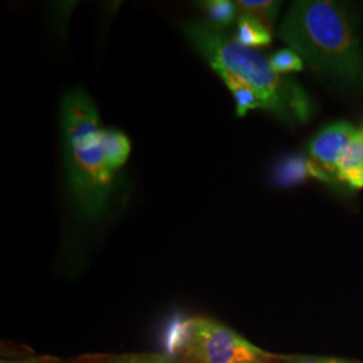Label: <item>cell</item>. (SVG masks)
<instances>
[{"label": "cell", "instance_id": "cell-4", "mask_svg": "<svg viewBox=\"0 0 363 363\" xmlns=\"http://www.w3.org/2000/svg\"><path fill=\"white\" fill-rule=\"evenodd\" d=\"M181 343L195 363H267L272 357L232 328L202 316L182 325Z\"/></svg>", "mask_w": 363, "mask_h": 363}, {"label": "cell", "instance_id": "cell-9", "mask_svg": "<svg viewBox=\"0 0 363 363\" xmlns=\"http://www.w3.org/2000/svg\"><path fill=\"white\" fill-rule=\"evenodd\" d=\"M238 13H249L259 19L269 30H272L274 21L277 18L280 1H268V0H241L237 1Z\"/></svg>", "mask_w": 363, "mask_h": 363}, {"label": "cell", "instance_id": "cell-6", "mask_svg": "<svg viewBox=\"0 0 363 363\" xmlns=\"http://www.w3.org/2000/svg\"><path fill=\"white\" fill-rule=\"evenodd\" d=\"M276 183L280 186H294L306 179H318L325 183H333L334 178L328 171L313 162L311 157L292 156L284 159L276 169Z\"/></svg>", "mask_w": 363, "mask_h": 363}, {"label": "cell", "instance_id": "cell-10", "mask_svg": "<svg viewBox=\"0 0 363 363\" xmlns=\"http://www.w3.org/2000/svg\"><path fill=\"white\" fill-rule=\"evenodd\" d=\"M201 7L206 10L213 26L220 28L223 26H229L237 15V6L229 0H211L201 3Z\"/></svg>", "mask_w": 363, "mask_h": 363}, {"label": "cell", "instance_id": "cell-7", "mask_svg": "<svg viewBox=\"0 0 363 363\" xmlns=\"http://www.w3.org/2000/svg\"><path fill=\"white\" fill-rule=\"evenodd\" d=\"M272 30H269L259 19L249 13H238V28L235 39L247 48H264L272 40Z\"/></svg>", "mask_w": 363, "mask_h": 363}, {"label": "cell", "instance_id": "cell-11", "mask_svg": "<svg viewBox=\"0 0 363 363\" xmlns=\"http://www.w3.org/2000/svg\"><path fill=\"white\" fill-rule=\"evenodd\" d=\"M357 171H363V125L359 130H357L350 148L337 169V177L339 174Z\"/></svg>", "mask_w": 363, "mask_h": 363}, {"label": "cell", "instance_id": "cell-5", "mask_svg": "<svg viewBox=\"0 0 363 363\" xmlns=\"http://www.w3.org/2000/svg\"><path fill=\"white\" fill-rule=\"evenodd\" d=\"M355 133V127L347 121L325 125L308 143L312 160L337 178V169L347 154Z\"/></svg>", "mask_w": 363, "mask_h": 363}, {"label": "cell", "instance_id": "cell-15", "mask_svg": "<svg viewBox=\"0 0 363 363\" xmlns=\"http://www.w3.org/2000/svg\"><path fill=\"white\" fill-rule=\"evenodd\" d=\"M0 363H64V361L57 358V357H52V355H39V357L13 359V361H4L3 359Z\"/></svg>", "mask_w": 363, "mask_h": 363}, {"label": "cell", "instance_id": "cell-2", "mask_svg": "<svg viewBox=\"0 0 363 363\" xmlns=\"http://www.w3.org/2000/svg\"><path fill=\"white\" fill-rule=\"evenodd\" d=\"M66 178L78 218L96 222L108 213L115 172L108 166L104 132L89 94L81 88L67 91L61 103Z\"/></svg>", "mask_w": 363, "mask_h": 363}, {"label": "cell", "instance_id": "cell-14", "mask_svg": "<svg viewBox=\"0 0 363 363\" xmlns=\"http://www.w3.org/2000/svg\"><path fill=\"white\" fill-rule=\"evenodd\" d=\"M280 363H361L354 359L339 357H319V355H291L283 357Z\"/></svg>", "mask_w": 363, "mask_h": 363}, {"label": "cell", "instance_id": "cell-13", "mask_svg": "<svg viewBox=\"0 0 363 363\" xmlns=\"http://www.w3.org/2000/svg\"><path fill=\"white\" fill-rule=\"evenodd\" d=\"M101 363H174L167 354L160 352H143V354H130L115 357L109 361Z\"/></svg>", "mask_w": 363, "mask_h": 363}, {"label": "cell", "instance_id": "cell-3", "mask_svg": "<svg viewBox=\"0 0 363 363\" xmlns=\"http://www.w3.org/2000/svg\"><path fill=\"white\" fill-rule=\"evenodd\" d=\"M277 35L313 72L349 86H363V55L343 4L331 0L295 1Z\"/></svg>", "mask_w": 363, "mask_h": 363}, {"label": "cell", "instance_id": "cell-12", "mask_svg": "<svg viewBox=\"0 0 363 363\" xmlns=\"http://www.w3.org/2000/svg\"><path fill=\"white\" fill-rule=\"evenodd\" d=\"M269 61H271L273 69L280 74L300 72L304 67L301 57L298 55V52H294L292 49H281V50L274 52Z\"/></svg>", "mask_w": 363, "mask_h": 363}, {"label": "cell", "instance_id": "cell-1", "mask_svg": "<svg viewBox=\"0 0 363 363\" xmlns=\"http://www.w3.org/2000/svg\"><path fill=\"white\" fill-rule=\"evenodd\" d=\"M182 30L232 91L238 116L261 108L288 124L310 120L312 104L306 91L295 79L277 73L257 50L203 22H184Z\"/></svg>", "mask_w": 363, "mask_h": 363}, {"label": "cell", "instance_id": "cell-8", "mask_svg": "<svg viewBox=\"0 0 363 363\" xmlns=\"http://www.w3.org/2000/svg\"><path fill=\"white\" fill-rule=\"evenodd\" d=\"M104 144L108 166L116 172L125 164L130 156V139L120 130H106L104 132Z\"/></svg>", "mask_w": 363, "mask_h": 363}]
</instances>
